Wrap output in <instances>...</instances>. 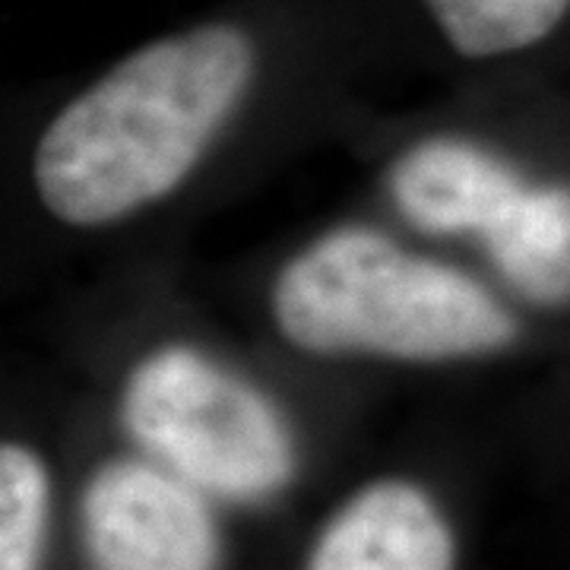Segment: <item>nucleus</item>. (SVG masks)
Wrapping results in <instances>:
<instances>
[{"instance_id":"obj_1","label":"nucleus","mask_w":570,"mask_h":570,"mask_svg":"<svg viewBox=\"0 0 570 570\" xmlns=\"http://www.w3.org/2000/svg\"><path fill=\"white\" fill-rule=\"evenodd\" d=\"M261 73L242 22L206 20L146 41L41 127L32 187L51 219L105 228L175 194Z\"/></svg>"},{"instance_id":"obj_2","label":"nucleus","mask_w":570,"mask_h":570,"mask_svg":"<svg viewBox=\"0 0 570 570\" xmlns=\"http://www.w3.org/2000/svg\"><path fill=\"white\" fill-rule=\"evenodd\" d=\"M269 314L288 346L324 358L438 365L489 358L520 336L479 279L367 225L333 228L292 254L269 285Z\"/></svg>"},{"instance_id":"obj_3","label":"nucleus","mask_w":570,"mask_h":570,"mask_svg":"<svg viewBox=\"0 0 570 570\" xmlns=\"http://www.w3.org/2000/svg\"><path fill=\"white\" fill-rule=\"evenodd\" d=\"M124 431L206 501L257 504L295 479L298 448L279 406L200 348L146 352L118 396Z\"/></svg>"},{"instance_id":"obj_4","label":"nucleus","mask_w":570,"mask_h":570,"mask_svg":"<svg viewBox=\"0 0 570 570\" xmlns=\"http://www.w3.org/2000/svg\"><path fill=\"white\" fill-rule=\"evenodd\" d=\"M86 570H219L223 539L200 491L142 456H115L80 498Z\"/></svg>"},{"instance_id":"obj_5","label":"nucleus","mask_w":570,"mask_h":570,"mask_svg":"<svg viewBox=\"0 0 570 570\" xmlns=\"http://www.w3.org/2000/svg\"><path fill=\"white\" fill-rule=\"evenodd\" d=\"M390 200L428 235H460L489 247L527 200V181L494 149L466 137H428L390 165Z\"/></svg>"},{"instance_id":"obj_6","label":"nucleus","mask_w":570,"mask_h":570,"mask_svg":"<svg viewBox=\"0 0 570 570\" xmlns=\"http://www.w3.org/2000/svg\"><path fill=\"white\" fill-rule=\"evenodd\" d=\"M305 570H456V539L422 485L374 479L326 517Z\"/></svg>"},{"instance_id":"obj_7","label":"nucleus","mask_w":570,"mask_h":570,"mask_svg":"<svg viewBox=\"0 0 570 570\" xmlns=\"http://www.w3.org/2000/svg\"><path fill=\"white\" fill-rule=\"evenodd\" d=\"M520 295L546 307L570 298V194L564 184H532L508 228L485 247Z\"/></svg>"},{"instance_id":"obj_8","label":"nucleus","mask_w":570,"mask_h":570,"mask_svg":"<svg viewBox=\"0 0 570 570\" xmlns=\"http://www.w3.org/2000/svg\"><path fill=\"white\" fill-rule=\"evenodd\" d=\"M422 7L450 51L466 61L539 48L570 13V0H422Z\"/></svg>"}]
</instances>
